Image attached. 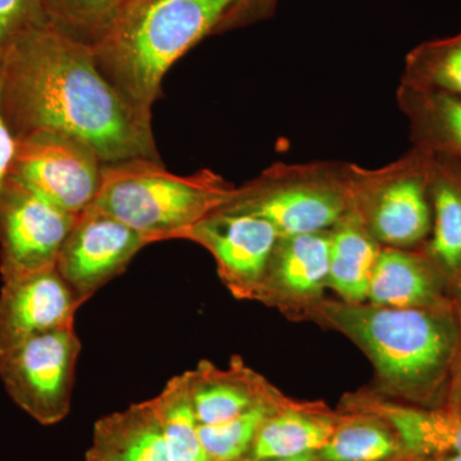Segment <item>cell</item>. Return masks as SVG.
I'll list each match as a JSON object with an SVG mask.
<instances>
[{
    "instance_id": "obj_1",
    "label": "cell",
    "mask_w": 461,
    "mask_h": 461,
    "mask_svg": "<svg viewBox=\"0 0 461 461\" xmlns=\"http://www.w3.org/2000/svg\"><path fill=\"white\" fill-rule=\"evenodd\" d=\"M0 111L14 140L62 133L89 145L104 165L162 162L153 113L109 83L89 45L50 23L0 45Z\"/></svg>"
},
{
    "instance_id": "obj_2",
    "label": "cell",
    "mask_w": 461,
    "mask_h": 461,
    "mask_svg": "<svg viewBox=\"0 0 461 461\" xmlns=\"http://www.w3.org/2000/svg\"><path fill=\"white\" fill-rule=\"evenodd\" d=\"M303 320L353 341L375 366L379 395L420 408H442L461 353L453 302L420 308L327 299Z\"/></svg>"
},
{
    "instance_id": "obj_3",
    "label": "cell",
    "mask_w": 461,
    "mask_h": 461,
    "mask_svg": "<svg viewBox=\"0 0 461 461\" xmlns=\"http://www.w3.org/2000/svg\"><path fill=\"white\" fill-rule=\"evenodd\" d=\"M235 0H131L91 50L102 75L153 113L163 78L191 48L220 32Z\"/></svg>"
},
{
    "instance_id": "obj_4",
    "label": "cell",
    "mask_w": 461,
    "mask_h": 461,
    "mask_svg": "<svg viewBox=\"0 0 461 461\" xmlns=\"http://www.w3.org/2000/svg\"><path fill=\"white\" fill-rule=\"evenodd\" d=\"M238 187L211 169L189 176L163 162L130 159L103 166L93 204L131 227L149 244L180 239L185 230L229 204Z\"/></svg>"
},
{
    "instance_id": "obj_5",
    "label": "cell",
    "mask_w": 461,
    "mask_h": 461,
    "mask_svg": "<svg viewBox=\"0 0 461 461\" xmlns=\"http://www.w3.org/2000/svg\"><path fill=\"white\" fill-rule=\"evenodd\" d=\"M351 163H275L220 211L254 215L280 236L323 232L350 212Z\"/></svg>"
},
{
    "instance_id": "obj_6",
    "label": "cell",
    "mask_w": 461,
    "mask_h": 461,
    "mask_svg": "<svg viewBox=\"0 0 461 461\" xmlns=\"http://www.w3.org/2000/svg\"><path fill=\"white\" fill-rule=\"evenodd\" d=\"M432 157L411 148L381 167L351 163L350 212L382 248L417 249L432 230Z\"/></svg>"
},
{
    "instance_id": "obj_7",
    "label": "cell",
    "mask_w": 461,
    "mask_h": 461,
    "mask_svg": "<svg viewBox=\"0 0 461 461\" xmlns=\"http://www.w3.org/2000/svg\"><path fill=\"white\" fill-rule=\"evenodd\" d=\"M81 348L75 330L67 329L36 336L0 354L5 391L42 426H53L68 415Z\"/></svg>"
},
{
    "instance_id": "obj_8",
    "label": "cell",
    "mask_w": 461,
    "mask_h": 461,
    "mask_svg": "<svg viewBox=\"0 0 461 461\" xmlns=\"http://www.w3.org/2000/svg\"><path fill=\"white\" fill-rule=\"evenodd\" d=\"M77 218L8 176L0 196L3 282L56 268L60 249Z\"/></svg>"
},
{
    "instance_id": "obj_9",
    "label": "cell",
    "mask_w": 461,
    "mask_h": 461,
    "mask_svg": "<svg viewBox=\"0 0 461 461\" xmlns=\"http://www.w3.org/2000/svg\"><path fill=\"white\" fill-rule=\"evenodd\" d=\"M104 163L89 145L62 133L16 140L9 176L68 213L80 215L98 195Z\"/></svg>"
},
{
    "instance_id": "obj_10",
    "label": "cell",
    "mask_w": 461,
    "mask_h": 461,
    "mask_svg": "<svg viewBox=\"0 0 461 461\" xmlns=\"http://www.w3.org/2000/svg\"><path fill=\"white\" fill-rule=\"evenodd\" d=\"M149 241L94 205L78 215L58 256L56 268L81 304L126 271Z\"/></svg>"
},
{
    "instance_id": "obj_11",
    "label": "cell",
    "mask_w": 461,
    "mask_h": 461,
    "mask_svg": "<svg viewBox=\"0 0 461 461\" xmlns=\"http://www.w3.org/2000/svg\"><path fill=\"white\" fill-rule=\"evenodd\" d=\"M278 238L262 218L224 211L209 214L180 236L213 256L221 281L240 300L256 299Z\"/></svg>"
},
{
    "instance_id": "obj_12",
    "label": "cell",
    "mask_w": 461,
    "mask_h": 461,
    "mask_svg": "<svg viewBox=\"0 0 461 461\" xmlns=\"http://www.w3.org/2000/svg\"><path fill=\"white\" fill-rule=\"evenodd\" d=\"M330 235L323 232L280 236L254 302L302 321L329 288Z\"/></svg>"
},
{
    "instance_id": "obj_13",
    "label": "cell",
    "mask_w": 461,
    "mask_h": 461,
    "mask_svg": "<svg viewBox=\"0 0 461 461\" xmlns=\"http://www.w3.org/2000/svg\"><path fill=\"white\" fill-rule=\"evenodd\" d=\"M83 305L57 268L3 282L0 290V354L27 339L74 329Z\"/></svg>"
},
{
    "instance_id": "obj_14",
    "label": "cell",
    "mask_w": 461,
    "mask_h": 461,
    "mask_svg": "<svg viewBox=\"0 0 461 461\" xmlns=\"http://www.w3.org/2000/svg\"><path fill=\"white\" fill-rule=\"evenodd\" d=\"M339 411L377 415L395 430L409 454H461V412L408 405L379 395L375 390L348 393L341 400Z\"/></svg>"
},
{
    "instance_id": "obj_15",
    "label": "cell",
    "mask_w": 461,
    "mask_h": 461,
    "mask_svg": "<svg viewBox=\"0 0 461 461\" xmlns=\"http://www.w3.org/2000/svg\"><path fill=\"white\" fill-rule=\"evenodd\" d=\"M191 400L200 426H215L239 417L258 403L284 395L259 373L233 357L227 369L202 360L187 371Z\"/></svg>"
},
{
    "instance_id": "obj_16",
    "label": "cell",
    "mask_w": 461,
    "mask_h": 461,
    "mask_svg": "<svg viewBox=\"0 0 461 461\" xmlns=\"http://www.w3.org/2000/svg\"><path fill=\"white\" fill-rule=\"evenodd\" d=\"M450 282L424 251L381 248L366 302L390 308H420L453 302L447 296Z\"/></svg>"
},
{
    "instance_id": "obj_17",
    "label": "cell",
    "mask_w": 461,
    "mask_h": 461,
    "mask_svg": "<svg viewBox=\"0 0 461 461\" xmlns=\"http://www.w3.org/2000/svg\"><path fill=\"white\" fill-rule=\"evenodd\" d=\"M341 417V411H330L323 402L294 400L263 424L242 459H286L317 453L335 432Z\"/></svg>"
},
{
    "instance_id": "obj_18",
    "label": "cell",
    "mask_w": 461,
    "mask_h": 461,
    "mask_svg": "<svg viewBox=\"0 0 461 461\" xmlns=\"http://www.w3.org/2000/svg\"><path fill=\"white\" fill-rule=\"evenodd\" d=\"M85 461H171L153 400L100 418Z\"/></svg>"
},
{
    "instance_id": "obj_19",
    "label": "cell",
    "mask_w": 461,
    "mask_h": 461,
    "mask_svg": "<svg viewBox=\"0 0 461 461\" xmlns=\"http://www.w3.org/2000/svg\"><path fill=\"white\" fill-rule=\"evenodd\" d=\"M397 104L408 120L412 148L461 165V98L400 84Z\"/></svg>"
},
{
    "instance_id": "obj_20",
    "label": "cell",
    "mask_w": 461,
    "mask_h": 461,
    "mask_svg": "<svg viewBox=\"0 0 461 461\" xmlns=\"http://www.w3.org/2000/svg\"><path fill=\"white\" fill-rule=\"evenodd\" d=\"M430 157L432 230L423 249L451 285L461 272V165Z\"/></svg>"
},
{
    "instance_id": "obj_21",
    "label": "cell",
    "mask_w": 461,
    "mask_h": 461,
    "mask_svg": "<svg viewBox=\"0 0 461 461\" xmlns=\"http://www.w3.org/2000/svg\"><path fill=\"white\" fill-rule=\"evenodd\" d=\"M329 288L342 302L366 303L381 245L351 212L329 230Z\"/></svg>"
},
{
    "instance_id": "obj_22",
    "label": "cell",
    "mask_w": 461,
    "mask_h": 461,
    "mask_svg": "<svg viewBox=\"0 0 461 461\" xmlns=\"http://www.w3.org/2000/svg\"><path fill=\"white\" fill-rule=\"evenodd\" d=\"M341 412L335 432L315 453L317 461H395L409 454L395 430L377 415Z\"/></svg>"
},
{
    "instance_id": "obj_23",
    "label": "cell",
    "mask_w": 461,
    "mask_h": 461,
    "mask_svg": "<svg viewBox=\"0 0 461 461\" xmlns=\"http://www.w3.org/2000/svg\"><path fill=\"white\" fill-rule=\"evenodd\" d=\"M171 461H209L199 437L200 423L191 400L186 372L169 379L154 397Z\"/></svg>"
},
{
    "instance_id": "obj_24",
    "label": "cell",
    "mask_w": 461,
    "mask_h": 461,
    "mask_svg": "<svg viewBox=\"0 0 461 461\" xmlns=\"http://www.w3.org/2000/svg\"><path fill=\"white\" fill-rule=\"evenodd\" d=\"M400 84L461 98V32L409 51Z\"/></svg>"
},
{
    "instance_id": "obj_25",
    "label": "cell",
    "mask_w": 461,
    "mask_h": 461,
    "mask_svg": "<svg viewBox=\"0 0 461 461\" xmlns=\"http://www.w3.org/2000/svg\"><path fill=\"white\" fill-rule=\"evenodd\" d=\"M293 402V399L282 395L278 399L258 403L224 423L200 426V441L209 461H236L247 456L263 424Z\"/></svg>"
},
{
    "instance_id": "obj_26",
    "label": "cell",
    "mask_w": 461,
    "mask_h": 461,
    "mask_svg": "<svg viewBox=\"0 0 461 461\" xmlns=\"http://www.w3.org/2000/svg\"><path fill=\"white\" fill-rule=\"evenodd\" d=\"M51 25L93 48L131 0H44Z\"/></svg>"
},
{
    "instance_id": "obj_27",
    "label": "cell",
    "mask_w": 461,
    "mask_h": 461,
    "mask_svg": "<svg viewBox=\"0 0 461 461\" xmlns=\"http://www.w3.org/2000/svg\"><path fill=\"white\" fill-rule=\"evenodd\" d=\"M50 23L44 0H0V45L23 30Z\"/></svg>"
},
{
    "instance_id": "obj_28",
    "label": "cell",
    "mask_w": 461,
    "mask_h": 461,
    "mask_svg": "<svg viewBox=\"0 0 461 461\" xmlns=\"http://www.w3.org/2000/svg\"><path fill=\"white\" fill-rule=\"evenodd\" d=\"M277 0H235L232 11L224 21L221 32L263 20L275 11Z\"/></svg>"
},
{
    "instance_id": "obj_29",
    "label": "cell",
    "mask_w": 461,
    "mask_h": 461,
    "mask_svg": "<svg viewBox=\"0 0 461 461\" xmlns=\"http://www.w3.org/2000/svg\"><path fill=\"white\" fill-rule=\"evenodd\" d=\"M14 151H16V140L8 129L0 111V196H2L3 187L7 181L9 171H11L12 162H14Z\"/></svg>"
},
{
    "instance_id": "obj_30",
    "label": "cell",
    "mask_w": 461,
    "mask_h": 461,
    "mask_svg": "<svg viewBox=\"0 0 461 461\" xmlns=\"http://www.w3.org/2000/svg\"><path fill=\"white\" fill-rule=\"evenodd\" d=\"M442 408L451 411L461 412V353Z\"/></svg>"
},
{
    "instance_id": "obj_31",
    "label": "cell",
    "mask_w": 461,
    "mask_h": 461,
    "mask_svg": "<svg viewBox=\"0 0 461 461\" xmlns=\"http://www.w3.org/2000/svg\"><path fill=\"white\" fill-rule=\"evenodd\" d=\"M395 461H461V454L435 455V456H420V455L408 454Z\"/></svg>"
},
{
    "instance_id": "obj_32",
    "label": "cell",
    "mask_w": 461,
    "mask_h": 461,
    "mask_svg": "<svg viewBox=\"0 0 461 461\" xmlns=\"http://www.w3.org/2000/svg\"><path fill=\"white\" fill-rule=\"evenodd\" d=\"M450 287H453L454 290V295L451 299H453L455 312H456V317L457 321H459L461 330V272L454 278V281L451 282Z\"/></svg>"
},
{
    "instance_id": "obj_33",
    "label": "cell",
    "mask_w": 461,
    "mask_h": 461,
    "mask_svg": "<svg viewBox=\"0 0 461 461\" xmlns=\"http://www.w3.org/2000/svg\"><path fill=\"white\" fill-rule=\"evenodd\" d=\"M236 461H317V455L314 454H305L300 455V456L294 457H286V459H269V460H247V459H240Z\"/></svg>"
}]
</instances>
